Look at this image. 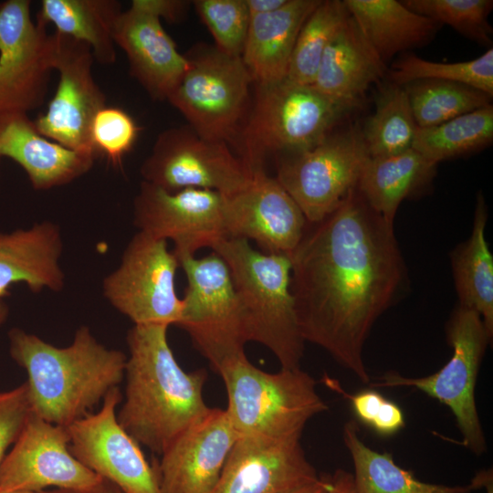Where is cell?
I'll return each mask as SVG.
<instances>
[{"label": "cell", "instance_id": "83f0119b", "mask_svg": "<svg viewBox=\"0 0 493 493\" xmlns=\"http://www.w3.org/2000/svg\"><path fill=\"white\" fill-rule=\"evenodd\" d=\"M488 207L484 195L476 200L470 236L450 253L458 305L477 311L493 335V256L486 239Z\"/></svg>", "mask_w": 493, "mask_h": 493}, {"label": "cell", "instance_id": "7dc6e473", "mask_svg": "<svg viewBox=\"0 0 493 493\" xmlns=\"http://www.w3.org/2000/svg\"><path fill=\"white\" fill-rule=\"evenodd\" d=\"M7 316H8V307L3 301V299H0V326L6 320Z\"/></svg>", "mask_w": 493, "mask_h": 493}, {"label": "cell", "instance_id": "ac0fdd59", "mask_svg": "<svg viewBox=\"0 0 493 493\" xmlns=\"http://www.w3.org/2000/svg\"><path fill=\"white\" fill-rule=\"evenodd\" d=\"M224 219L227 237L252 239L264 253L288 257L308 224L296 202L264 168L251 171L244 187L225 196Z\"/></svg>", "mask_w": 493, "mask_h": 493}, {"label": "cell", "instance_id": "484cf974", "mask_svg": "<svg viewBox=\"0 0 493 493\" xmlns=\"http://www.w3.org/2000/svg\"><path fill=\"white\" fill-rule=\"evenodd\" d=\"M361 32L386 63L399 52L425 46L442 26L396 0H343Z\"/></svg>", "mask_w": 493, "mask_h": 493}, {"label": "cell", "instance_id": "7bdbcfd3", "mask_svg": "<svg viewBox=\"0 0 493 493\" xmlns=\"http://www.w3.org/2000/svg\"><path fill=\"white\" fill-rule=\"evenodd\" d=\"M38 493H123L118 487L113 483L102 478L97 484L85 488H77V489H66V488H52L40 491Z\"/></svg>", "mask_w": 493, "mask_h": 493}, {"label": "cell", "instance_id": "7c38bea8", "mask_svg": "<svg viewBox=\"0 0 493 493\" xmlns=\"http://www.w3.org/2000/svg\"><path fill=\"white\" fill-rule=\"evenodd\" d=\"M140 173L142 181L168 192L197 188L225 196L240 190L251 177L228 143L205 138L188 124L162 131Z\"/></svg>", "mask_w": 493, "mask_h": 493}, {"label": "cell", "instance_id": "e0dca14e", "mask_svg": "<svg viewBox=\"0 0 493 493\" xmlns=\"http://www.w3.org/2000/svg\"><path fill=\"white\" fill-rule=\"evenodd\" d=\"M101 479L71 454L67 427L31 412L1 465L0 492L85 488Z\"/></svg>", "mask_w": 493, "mask_h": 493}, {"label": "cell", "instance_id": "ab89813d", "mask_svg": "<svg viewBox=\"0 0 493 493\" xmlns=\"http://www.w3.org/2000/svg\"><path fill=\"white\" fill-rule=\"evenodd\" d=\"M31 414L26 383L0 392V467Z\"/></svg>", "mask_w": 493, "mask_h": 493}, {"label": "cell", "instance_id": "836d02e7", "mask_svg": "<svg viewBox=\"0 0 493 493\" xmlns=\"http://www.w3.org/2000/svg\"><path fill=\"white\" fill-rule=\"evenodd\" d=\"M348 16L343 1H320L299 30L287 79L301 85L313 84L327 46Z\"/></svg>", "mask_w": 493, "mask_h": 493}, {"label": "cell", "instance_id": "5bb4252c", "mask_svg": "<svg viewBox=\"0 0 493 493\" xmlns=\"http://www.w3.org/2000/svg\"><path fill=\"white\" fill-rule=\"evenodd\" d=\"M225 196L206 189L168 192L142 182L133 201V224L138 231L174 243L177 258L194 256L199 248L213 247L226 238Z\"/></svg>", "mask_w": 493, "mask_h": 493}, {"label": "cell", "instance_id": "2e32d148", "mask_svg": "<svg viewBox=\"0 0 493 493\" xmlns=\"http://www.w3.org/2000/svg\"><path fill=\"white\" fill-rule=\"evenodd\" d=\"M121 398L119 387L112 388L97 413L67 427L70 452L123 493H161L152 465L118 422L116 410Z\"/></svg>", "mask_w": 493, "mask_h": 493}, {"label": "cell", "instance_id": "ffe728a7", "mask_svg": "<svg viewBox=\"0 0 493 493\" xmlns=\"http://www.w3.org/2000/svg\"><path fill=\"white\" fill-rule=\"evenodd\" d=\"M319 477L300 439L243 435L211 493H285Z\"/></svg>", "mask_w": 493, "mask_h": 493}, {"label": "cell", "instance_id": "c3c4849f", "mask_svg": "<svg viewBox=\"0 0 493 493\" xmlns=\"http://www.w3.org/2000/svg\"><path fill=\"white\" fill-rule=\"evenodd\" d=\"M0 493H37V492L16 490V491H6V492H0Z\"/></svg>", "mask_w": 493, "mask_h": 493}, {"label": "cell", "instance_id": "7402d4cb", "mask_svg": "<svg viewBox=\"0 0 493 493\" xmlns=\"http://www.w3.org/2000/svg\"><path fill=\"white\" fill-rule=\"evenodd\" d=\"M19 164L36 190L62 186L93 166V153L68 149L43 136L27 112L0 110V159Z\"/></svg>", "mask_w": 493, "mask_h": 493}, {"label": "cell", "instance_id": "7a4b0ae2", "mask_svg": "<svg viewBox=\"0 0 493 493\" xmlns=\"http://www.w3.org/2000/svg\"><path fill=\"white\" fill-rule=\"evenodd\" d=\"M165 325H133L127 334L125 400L117 414L140 445L161 456L187 427L205 415V369L185 372L177 362Z\"/></svg>", "mask_w": 493, "mask_h": 493}, {"label": "cell", "instance_id": "603a6c76", "mask_svg": "<svg viewBox=\"0 0 493 493\" xmlns=\"http://www.w3.org/2000/svg\"><path fill=\"white\" fill-rule=\"evenodd\" d=\"M62 251L60 228L51 221L0 233V299L17 283L26 284L33 292L61 291L65 285L59 264Z\"/></svg>", "mask_w": 493, "mask_h": 493}, {"label": "cell", "instance_id": "60d3db41", "mask_svg": "<svg viewBox=\"0 0 493 493\" xmlns=\"http://www.w3.org/2000/svg\"><path fill=\"white\" fill-rule=\"evenodd\" d=\"M192 1L186 0H133L131 5L145 11L160 20L178 23L189 11Z\"/></svg>", "mask_w": 493, "mask_h": 493}, {"label": "cell", "instance_id": "d6986e66", "mask_svg": "<svg viewBox=\"0 0 493 493\" xmlns=\"http://www.w3.org/2000/svg\"><path fill=\"white\" fill-rule=\"evenodd\" d=\"M237 438L226 409L210 407L154 461L161 493H211Z\"/></svg>", "mask_w": 493, "mask_h": 493}, {"label": "cell", "instance_id": "4fadbf2b", "mask_svg": "<svg viewBox=\"0 0 493 493\" xmlns=\"http://www.w3.org/2000/svg\"><path fill=\"white\" fill-rule=\"evenodd\" d=\"M31 1H0V110L29 111L45 102L54 38L33 21Z\"/></svg>", "mask_w": 493, "mask_h": 493}, {"label": "cell", "instance_id": "8fae6325", "mask_svg": "<svg viewBox=\"0 0 493 493\" xmlns=\"http://www.w3.org/2000/svg\"><path fill=\"white\" fill-rule=\"evenodd\" d=\"M368 153L355 129L331 133L316 146L284 155L276 179L309 224L332 213L357 186Z\"/></svg>", "mask_w": 493, "mask_h": 493}, {"label": "cell", "instance_id": "4dcf8cb0", "mask_svg": "<svg viewBox=\"0 0 493 493\" xmlns=\"http://www.w3.org/2000/svg\"><path fill=\"white\" fill-rule=\"evenodd\" d=\"M492 141L493 106L490 104L436 126L417 128L412 148L438 164L441 161L482 150Z\"/></svg>", "mask_w": 493, "mask_h": 493}, {"label": "cell", "instance_id": "8d00e7d4", "mask_svg": "<svg viewBox=\"0 0 493 493\" xmlns=\"http://www.w3.org/2000/svg\"><path fill=\"white\" fill-rule=\"evenodd\" d=\"M192 5L215 47L226 55L241 57L250 23L246 0H195Z\"/></svg>", "mask_w": 493, "mask_h": 493}, {"label": "cell", "instance_id": "d590c367", "mask_svg": "<svg viewBox=\"0 0 493 493\" xmlns=\"http://www.w3.org/2000/svg\"><path fill=\"white\" fill-rule=\"evenodd\" d=\"M412 11L446 24L464 37L481 45L492 43V28L488 15L493 7L491 0H404Z\"/></svg>", "mask_w": 493, "mask_h": 493}, {"label": "cell", "instance_id": "9c48e42d", "mask_svg": "<svg viewBox=\"0 0 493 493\" xmlns=\"http://www.w3.org/2000/svg\"><path fill=\"white\" fill-rule=\"evenodd\" d=\"M187 287L178 326L218 372L228 360L245 352L247 341L243 310L229 269L215 253L178 258Z\"/></svg>", "mask_w": 493, "mask_h": 493}, {"label": "cell", "instance_id": "6da1fadb", "mask_svg": "<svg viewBox=\"0 0 493 493\" xmlns=\"http://www.w3.org/2000/svg\"><path fill=\"white\" fill-rule=\"evenodd\" d=\"M289 258L290 289L305 342L321 347L369 383L365 341L408 282L394 226L356 186L332 213L307 224Z\"/></svg>", "mask_w": 493, "mask_h": 493}, {"label": "cell", "instance_id": "f1b7e54d", "mask_svg": "<svg viewBox=\"0 0 493 493\" xmlns=\"http://www.w3.org/2000/svg\"><path fill=\"white\" fill-rule=\"evenodd\" d=\"M122 11L116 0H42L36 22L86 43L97 62L111 65L116 61L113 30Z\"/></svg>", "mask_w": 493, "mask_h": 493}, {"label": "cell", "instance_id": "9a60e30c", "mask_svg": "<svg viewBox=\"0 0 493 493\" xmlns=\"http://www.w3.org/2000/svg\"><path fill=\"white\" fill-rule=\"evenodd\" d=\"M53 38L54 70L58 72V83L46 112L34 121L35 125L47 139L99 157L90 142L89 129L107 99L93 77L91 48L56 32Z\"/></svg>", "mask_w": 493, "mask_h": 493}, {"label": "cell", "instance_id": "bcb514c9", "mask_svg": "<svg viewBox=\"0 0 493 493\" xmlns=\"http://www.w3.org/2000/svg\"><path fill=\"white\" fill-rule=\"evenodd\" d=\"M479 488H485L486 493H493V473L492 468L481 469L475 476Z\"/></svg>", "mask_w": 493, "mask_h": 493}, {"label": "cell", "instance_id": "ee69618b", "mask_svg": "<svg viewBox=\"0 0 493 493\" xmlns=\"http://www.w3.org/2000/svg\"><path fill=\"white\" fill-rule=\"evenodd\" d=\"M287 2L288 0H246L250 17L274 12L281 8Z\"/></svg>", "mask_w": 493, "mask_h": 493}, {"label": "cell", "instance_id": "d6a6232c", "mask_svg": "<svg viewBox=\"0 0 493 493\" xmlns=\"http://www.w3.org/2000/svg\"><path fill=\"white\" fill-rule=\"evenodd\" d=\"M418 128H428L490 105L492 97L469 86L420 79L403 86Z\"/></svg>", "mask_w": 493, "mask_h": 493}, {"label": "cell", "instance_id": "44dd1931", "mask_svg": "<svg viewBox=\"0 0 493 493\" xmlns=\"http://www.w3.org/2000/svg\"><path fill=\"white\" fill-rule=\"evenodd\" d=\"M113 39L126 54L130 74L152 100H167L188 68L161 20L132 5L119 16Z\"/></svg>", "mask_w": 493, "mask_h": 493}, {"label": "cell", "instance_id": "b9f144b4", "mask_svg": "<svg viewBox=\"0 0 493 493\" xmlns=\"http://www.w3.org/2000/svg\"><path fill=\"white\" fill-rule=\"evenodd\" d=\"M327 493H357L351 473L339 468L330 475V487Z\"/></svg>", "mask_w": 493, "mask_h": 493}, {"label": "cell", "instance_id": "f546056e", "mask_svg": "<svg viewBox=\"0 0 493 493\" xmlns=\"http://www.w3.org/2000/svg\"><path fill=\"white\" fill-rule=\"evenodd\" d=\"M342 439L353 463L357 493H471L479 489L472 478L468 485L447 486L419 480L398 466L392 454L369 447L359 435L358 424L347 421Z\"/></svg>", "mask_w": 493, "mask_h": 493}, {"label": "cell", "instance_id": "5b68a950", "mask_svg": "<svg viewBox=\"0 0 493 493\" xmlns=\"http://www.w3.org/2000/svg\"><path fill=\"white\" fill-rule=\"evenodd\" d=\"M217 373L227 393L226 411L238 436L300 439L308 422L329 409L316 380L301 368L267 372L243 352Z\"/></svg>", "mask_w": 493, "mask_h": 493}, {"label": "cell", "instance_id": "cb8c5ba5", "mask_svg": "<svg viewBox=\"0 0 493 493\" xmlns=\"http://www.w3.org/2000/svg\"><path fill=\"white\" fill-rule=\"evenodd\" d=\"M386 66L350 16L327 46L312 86L322 94L358 107Z\"/></svg>", "mask_w": 493, "mask_h": 493}, {"label": "cell", "instance_id": "277c9868", "mask_svg": "<svg viewBox=\"0 0 493 493\" xmlns=\"http://www.w3.org/2000/svg\"><path fill=\"white\" fill-rule=\"evenodd\" d=\"M212 249L229 269L247 341L267 348L281 369L300 368L305 341L290 289L289 257L261 253L244 238H224Z\"/></svg>", "mask_w": 493, "mask_h": 493}, {"label": "cell", "instance_id": "3957f363", "mask_svg": "<svg viewBox=\"0 0 493 493\" xmlns=\"http://www.w3.org/2000/svg\"><path fill=\"white\" fill-rule=\"evenodd\" d=\"M8 340L12 359L27 373L31 412L57 425L68 427L91 414L124 378L125 353L99 342L87 326L66 347L18 328L8 331Z\"/></svg>", "mask_w": 493, "mask_h": 493}, {"label": "cell", "instance_id": "f35d334b", "mask_svg": "<svg viewBox=\"0 0 493 493\" xmlns=\"http://www.w3.org/2000/svg\"><path fill=\"white\" fill-rule=\"evenodd\" d=\"M333 386L350 401L358 420L377 435L391 436L404 426V415L401 407L377 391L363 390L350 394L339 385Z\"/></svg>", "mask_w": 493, "mask_h": 493}, {"label": "cell", "instance_id": "4316f807", "mask_svg": "<svg viewBox=\"0 0 493 493\" xmlns=\"http://www.w3.org/2000/svg\"><path fill=\"white\" fill-rule=\"evenodd\" d=\"M436 166L413 148L395 155L368 157L357 189L367 204L394 226L401 203L430 185Z\"/></svg>", "mask_w": 493, "mask_h": 493}, {"label": "cell", "instance_id": "30bf717a", "mask_svg": "<svg viewBox=\"0 0 493 493\" xmlns=\"http://www.w3.org/2000/svg\"><path fill=\"white\" fill-rule=\"evenodd\" d=\"M178 266L167 241L138 231L104 278L103 296L134 325H177L183 309L175 290Z\"/></svg>", "mask_w": 493, "mask_h": 493}, {"label": "cell", "instance_id": "ba28073f", "mask_svg": "<svg viewBox=\"0 0 493 493\" xmlns=\"http://www.w3.org/2000/svg\"><path fill=\"white\" fill-rule=\"evenodd\" d=\"M185 56L188 68L167 100L203 137L234 141L246 115L254 83L242 58L206 45Z\"/></svg>", "mask_w": 493, "mask_h": 493}, {"label": "cell", "instance_id": "74e56055", "mask_svg": "<svg viewBox=\"0 0 493 493\" xmlns=\"http://www.w3.org/2000/svg\"><path fill=\"white\" fill-rule=\"evenodd\" d=\"M139 130L135 121L125 110L105 105L92 119L89 137L98 156H104L112 165H120L132 149Z\"/></svg>", "mask_w": 493, "mask_h": 493}, {"label": "cell", "instance_id": "1f68e13d", "mask_svg": "<svg viewBox=\"0 0 493 493\" xmlns=\"http://www.w3.org/2000/svg\"><path fill=\"white\" fill-rule=\"evenodd\" d=\"M417 128L404 87L392 83L380 92L375 111L362 132L368 156L385 157L412 149Z\"/></svg>", "mask_w": 493, "mask_h": 493}, {"label": "cell", "instance_id": "e575fe53", "mask_svg": "<svg viewBox=\"0 0 493 493\" xmlns=\"http://www.w3.org/2000/svg\"><path fill=\"white\" fill-rule=\"evenodd\" d=\"M390 78L393 83L400 86L420 79L455 82L493 97V48L488 47L475 59L452 63L430 61L407 55L393 64Z\"/></svg>", "mask_w": 493, "mask_h": 493}, {"label": "cell", "instance_id": "52a82bcc", "mask_svg": "<svg viewBox=\"0 0 493 493\" xmlns=\"http://www.w3.org/2000/svg\"><path fill=\"white\" fill-rule=\"evenodd\" d=\"M446 341L452 348L448 362L424 377H406L387 372L371 387H412L446 405L456 418L461 444L477 456L487 450V442L476 404V384L486 350L493 335L480 315L456 305L446 324Z\"/></svg>", "mask_w": 493, "mask_h": 493}, {"label": "cell", "instance_id": "8992f818", "mask_svg": "<svg viewBox=\"0 0 493 493\" xmlns=\"http://www.w3.org/2000/svg\"><path fill=\"white\" fill-rule=\"evenodd\" d=\"M354 108L312 85L287 79L256 84L253 105L237 135L240 159L253 171L263 168L270 153L288 155L309 150L330 135Z\"/></svg>", "mask_w": 493, "mask_h": 493}, {"label": "cell", "instance_id": "f6af8a7d", "mask_svg": "<svg viewBox=\"0 0 493 493\" xmlns=\"http://www.w3.org/2000/svg\"><path fill=\"white\" fill-rule=\"evenodd\" d=\"M330 487V475L320 476L311 483L305 484L285 493H327Z\"/></svg>", "mask_w": 493, "mask_h": 493}, {"label": "cell", "instance_id": "d4e9b609", "mask_svg": "<svg viewBox=\"0 0 493 493\" xmlns=\"http://www.w3.org/2000/svg\"><path fill=\"white\" fill-rule=\"evenodd\" d=\"M321 0H288L279 9L250 17L241 56L255 84L280 81L299 30Z\"/></svg>", "mask_w": 493, "mask_h": 493}]
</instances>
